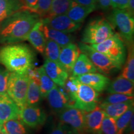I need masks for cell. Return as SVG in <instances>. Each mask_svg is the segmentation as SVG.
Returning <instances> with one entry per match:
<instances>
[{
	"mask_svg": "<svg viewBox=\"0 0 134 134\" xmlns=\"http://www.w3.org/2000/svg\"><path fill=\"white\" fill-rule=\"evenodd\" d=\"M41 18L36 13L23 9L0 22V43L10 44L27 41L30 31Z\"/></svg>",
	"mask_w": 134,
	"mask_h": 134,
	"instance_id": "1",
	"label": "cell"
},
{
	"mask_svg": "<svg viewBox=\"0 0 134 134\" xmlns=\"http://www.w3.org/2000/svg\"><path fill=\"white\" fill-rule=\"evenodd\" d=\"M36 53L24 43H10L0 47V64L11 73L27 74L34 68Z\"/></svg>",
	"mask_w": 134,
	"mask_h": 134,
	"instance_id": "2",
	"label": "cell"
},
{
	"mask_svg": "<svg viewBox=\"0 0 134 134\" xmlns=\"http://www.w3.org/2000/svg\"><path fill=\"white\" fill-rule=\"evenodd\" d=\"M63 88L69 98L68 107L79 109L88 113L98 106L99 92L80 82L76 77H69Z\"/></svg>",
	"mask_w": 134,
	"mask_h": 134,
	"instance_id": "3",
	"label": "cell"
},
{
	"mask_svg": "<svg viewBox=\"0 0 134 134\" xmlns=\"http://www.w3.org/2000/svg\"><path fill=\"white\" fill-rule=\"evenodd\" d=\"M110 22L103 18H96L88 23L82 34L81 42L88 45L101 43L114 34Z\"/></svg>",
	"mask_w": 134,
	"mask_h": 134,
	"instance_id": "4",
	"label": "cell"
},
{
	"mask_svg": "<svg viewBox=\"0 0 134 134\" xmlns=\"http://www.w3.org/2000/svg\"><path fill=\"white\" fill-rule=\"evenodd\" d=\"M90 46L106 55L120 68L123 66L127 57V48L119 34L115 33L103 42Z\"/></svg>",
	"mask_w": 134,
	"mask_h": 134,
	"instance_id": "5",
	"label": "cell"
},
{
	"mask_svg": "<svg viewBox=\"0 0 134 134\" xmlns=\"http://www.w3.org/2000/svg\"><path fill=\"white\" fill-rule=\"evenodd\" d=\"M29 82V78L27 74L10 72L6 93L19 108L26 104Z\"/></svg>",
	"mask_w": 134,
	"mask_h": 134,
	"instance_id": "6",
	"label": "cell"
},
{
	"mask_svg": "<svg viewBox=\"0 0 134 134\" xmlns=\"http://www.w3.org/2000/svg\"><path fill=\"white\" fill-rule=\"evenodd\" d=\"M110 24L117 27L125 42H133L134 18L125 9H113L109 18Z\"/></svg>",
	"mask_w": 134,
	"mask_h": 134,
	"instance_id": "7",
	"label": "cell"
},
{
	"mask_svg": "<svg viewBox=\"0 0 134 134\" xmlns=\"http://www.w3.org/2000/svg\"><path fill=\"white\" fill-rule=\"evenodd\" d=\"M78 46L81 52L85 53L90 58L98 71L104 74L109 75L121 69L106 55L94 49L90 45L80 42Z\"/></svg>",
	"mask_w": 134,
	"mask_h": 134,
	"instance_id": "8",
	"label": "cell"
},
{
	"mask_svg": "<svg viewBox=\"0 0 134 134\" xmlns=\"http://www.w3.org/2000/svg\"><path fill=\"white\" fill-rule=\"evenodd\" d=\"M19 119L27 127L38 129L46 123L47 115L37 105L26 104L19 108Z\"/></svg>",
	"mask_w": 134,
	"mask_h": 134,
	"instance_id": "9",
	"label": "cell"
},
{
	"mask_svg": "<svg viewBox=\"0 0 134 134\" xmlns=\"http://www.w3.org/2000/svg\"><path fill=\"white\" fill-rule=\"evenodd\" d=\"M43 24L65 33H73L81 27V23H75L67 16L66 14L46 16L41 18Z\"/></svg>",
	"mask_w": 134,
	"mask_h": 134,
	"instance_id": "10",
	"label": "cell"
},
{
	"mask_svg": "<svg viewBox=\"0 0 134 134\" xmlns=\"http://www.w3.org/2000/svg\"><path fill=\"white\" fill-rule=\"evenodd\" d=\"M86 113L79 109L68 107L60 113V122L82 134L85 132Z\"/></svg>",
	"mask_w": 134,
	"mask_h": 134,
	"instance_id": "11",
	"label": "cell"
},
{
	"mask_svg": "<svg viewBox=\"0 0 134 134\" xmlns=\"http://www.w3.org/2000/svg\"><path fill=\"white\" fill-rule=\"evenodd\" d=\"M42 67L46 74L51 78L56 85L63 87L69 78V73L58 62L46 58Z\"/></svg>",
	"mask_w": 134,
	"mask_h": 134,
	"instance_id": "12",
	"label": "cell"
},
{
	"mask_svg": "<svg viewBox=\"0 0 134 134\" xmlns=\"http://www.w3.org/2000/svg\"><path fill=\"white\" fill-rule=\"evenodd\" d=\"M46 98L50 107L56 113H60L68 107L69 98L63 87L56 85L48 92Z\"/></svg>",
	"mask_w": 134,
	"mask_h": 134,
	"instance_id": "13",
	"label": "cell"
},
{
	"mask_svg": "<svg viewBox=\"0 0 134 134\" xmlns=\"http://www.w3.org/2000/svg\"><path fill=\"white\" fill-rule=\"evenodd\" d=\"M81 51L78 46L74 42L70 43L61 48L58 62L66 70L69 75L71 73L73 67Z\"/></svg>",
	"mask_w": 134,
	"mask_h": 134,
	"instance_id": "14",
	"label": "cell"
},
{
	"mask_svg": "<svg viewBox=\"0 0 134 134\" xmlns=\"http://www.w3.org/2000/svg\"><path fill=\"white\" fill-rule=\"evenodd\" d=\"M106 114L99 107L86 113L85 119V132L90 134H102L101 125Z\"/></svg>",
	"mask_w": 134,
	"mask_h": 134,
	"instance_id": "15",
	"label": "cell"
},
{
	"mask_svg": "<svg viewBox=\"0 0 134 134\" xmlns=\"http://www.w3.org/2000/svg\"><path fill=\"white\" fill-rule=\"evenodd\" d=\"M19 108L7 93L0 94V125L13 119H19Z\"/></svg>",
	"mask_w": 134,
	"mask_h": 134,
	"instance_id": "16",
	"label": "cell"
},
{
	"mask_svg": "<svg viewBox=\"0 0 134 134\" xmlns=\"http://www.w3.org/2000/svg\"><path fill=\"white\" fill-rule=\"evenodd\" d=\"M81 83L88 85L98 92L106 90L110 80L108 77L98 73H91L76 77Z\"/></svg>",
	"mask_w": 134,
	"mask_h": 134,
	"instance_id": "17",
	"label": "cell"
},
{
	"mask_svg": "<svg viewBox=\"0 0 134 134\" xmlns=\"http://www.w3.org/2000/svg\"><path fill=\"white\" fill-rule=\"evenodd\" d=\"M134 83L120 76L110 81L106 91L108 93H119L133 96Z\"/></svg>",
	"mask_w": 134,
	"mask_h": 134,
	"instance_id": "18",
	"label": "cell"
},
{
	"mask_svg": "<svg viewBox=\"0 0 134 134\" xmlns=\"http://www.w3.org/2000/svg\"><path fill=\"white\" fill-rule=\"evenodd\" d=\"M42 30L46 39L54 41L61 48L74 42V37L70 34L63 32L43 24L42 25Z\"/></svg>",
	"mask_w": 134,
	"mask_h": 134,
	"instance_id": "19",
	"label": "cell"
},
{
	"mask_svg": "<svg viewBox=\"0 0 134 134\" xmlns=\"http://www.w3.org/2000/svg\"><path fill=\"white\" fill-rule=\"evenodd\" d=\"M42 23L41 20L34 25L28 35L27 41L29 42L38 52L43 54L47 39L42 30Z\"/></svg>",
	"mask_w": 134,
	"mask_h": 134,
	"instance_id": "20",
	"label": "cell"
},
{
	"mask_svg": "<svg viewBox=\"0 0 134 134\" xmlns=\"http://www.w3.org/2000/svg\"><path fill=\"white\" fill-rule=\"evenodd\" d=\"M96 8L80 4L76 1H71L66 15L75 23H82L89 14L95 11Z\"/></svg>",
	"mask_w": 134,
	"mask_h": 134,
	"instance_id": "21",
	"label": "cell"
},
{
	"mask_svg": "<svg viewBox=\"0 0 134 134\" xmlns=\"http://www.w3.org/2000/svg\"><path fill=\"white\" fill-rule=\"evenodd\" d=\"M98 71L92 62L85 53H81L74 64L71 71V76L77 77Z\"/></svg>",
	"mask_w": 134,
	"mask_h": 134,
	"instance_id": "22",
	"label": "cell"
},
{
	"mask_svg": "<svg viewBox=\"0 0 134 134\" xmlns=\"http://www.w3.org/2000/svg\"><path fill=\"white\" fill-rule=\"evenodd\" d=\"M134 105L133 100H129L124 103L117 104H103L98 105L106 115L116 120L117 118L124 114L127 110L133 107Z\"/></svg>",
	"mask_w": 134,
	"mask_h": 134,
	"instance_id": "23",
	"label": "cell"
},
{
	"mask_svg": "<svg viewBox=\"0 0 134 134\" xmlns=\"http://www.w3.org/2000/svg\"><path fill=\"white\" fill-rule=\"evenodd\" d=\"M23 9H25L21 0H0V22Z\"/></svg>",
	"mask_w": 134,
	"mask_h": 134,
	"instance_id": "24",
	"label": "cell"
},
{
	"mask_svg": "<svg viewBox=\"0 0 134 134\" xmlns=\"http://www.w3.org/2000/svg\"><path fill=\"white\" fill-rule=\"evenodd\" d=\"M127 57L120 76L134 83V48L133 42L126 43Z\"/></svg>",
	"mask_w": 134,
	"mask_h": 134,
	"instance_id": "25",
	"label": "cell"
},
{
	"mask_svg": "<svg viewBox=\"0 0 134 134\" xmlns=\"http://www.w3.org/2000/svg\"><path fill=\"white\" fill-rule=\"evenodd\" d=\"M38 73V83L41 90L42 97L46 98L47 96L48 92L56 86L54 82L51 80V78L46 74V71L42 66L37 68Z\"/></svg>",
	"mask_w": 134,
	"mask_h": 134,
	"instance_id": "26",
	"label": "cell"
},
{
	"mask_svg": "<svg viewBox=\"0 0 134 134\" xmlns=\"http://www.w3.org/2000/svg\"><path fill=\"white\" fill-rule=\"evenodd\" d=\"M42 98L38 85L32 80L29 79L26 96V104L37 105Z\"/></svg>",
	"mask_w": 134,
	"mask_h": 134,
	"instance_id": "27",
	"label": "cell"
},
{
	"mask_svg": "<svg viewBox=\"0 0 134 134\" xmlns=\"http://www.w3.org/2000/svg\"><path fill=\"white\" fill-rule=\"evenodd\" d=\"M3 129L9 134H28L26 125L19 119H13L5 122Z\"/></svg>",
	"mask_w": 134,
	"mask_h": 134,
	"instance_id": "28",
	"label": "cell"
},
{
	"mask_svg": "<svg viewBox=\"0 0 134 134\" xmlns=\"http://www.w3.org/2000/svg\"><path fill=\"white\" fill-rule=\"evenodd\" d=\"M71 3V0H52L49 12L46 16L66 14Z\"/></svg>",
	"mask_w": 134,
	"mask_h": 134,
	"instance_id": "29",
	"label": "cell"
},
{
	"mask_svg": "<svg viewBox=\"0 0 134 134\" xmlns=\"http://www.w3.org/2000/svg\"><path fill=\"white\" fill-rule=\"evenodd\" d=\"M61 47L54 41L47 39L43 54L47 59L58 62Z\"/></svg>",
	"mask_w": 134,
	"mask_h": 134,
	"instance_id": "30",
	"label": "cell"
},
{
	"mask_svg": "<svg viewBox=\"0 0 134 134\" xmlns=\"http://www.w3.org/2000/svg\"><path fill=\"white\" fill-rule=\"evenodd\" d=\"M133 113L134 106L130 108L124 114H122L121 116L115 120L118 134H124L125 130L128 126L130 120L132 117L134 116Z\"/></svg>",
	"mask_w": 134,
	"mask_h": 134,
	"instance_id": "31",
	"label": "cell"
},
{
	"mask_svg": "<svg viewBox=\"0 0 134 134\" xmlns=\"http://www.w3.org/2000/svg\"><path fill=\"white\" fill-rule=\"evenodd\" d=\"M102 134H118L116 122L114 119L106 115L101 125Z\"/></svg>",
	"mask_w": 134,
	"mask_h": 134,
	"instance_id": "32",
	"label": "cell"
},
{
	"mask_svg": "<svg viewBox=\"0 0 134 134\" xmlns=\"http://www.w3.org/2000/svg\"><path fill=\"white\" fill-rule=\"evenodd\" d=\"M133 96L124 94L113 93L109 94L103 100V104H117L133 100Z\"/></svg>",
	"mask_w": 134,
	"mask_h": 134,
	"instance_id": "33",
	"label": "cell"
},
{
	"mask_svg": "<svg viewBox=\"0 0 134 134\" xmlns=\"http://www.w3.org/2000/svg\"><path fill=\"white\" fill-rule=\"evenodd\" d=\"M52 0H38L37 7L36 11L40 17H45L48 14Z\"/></svg>",
	"mask_w": 134,
	"mask_h": 134,
	"instance_id": "34",
	"label": "cell"
},
{
	"mask_svg": "<svg viewBox=\"0 0 134 134\" xmlns=\"http://www.w3.org/2000/svg\"><path fill=\"white\" fill-rule=\"evenodd\" d=\"M9 74L10 72L6 68L0 66V94L6 93Z\"/></svg>",
	"mask_w": 134,
	"mask_h": 134,
	"instance_id": "35",
	"label": "cell"
},
{
	"mask_svg": "<svg viewBox=\"0 0 134 134\" xmlns=\"http://www.w3.org/2000/svg\"><path fill=\"white\" fill-rule=\"evenodd\" d=\"M69 129L70 127L60 122L53 127L49 134H66Z\"/></svg>",
	"mask_w": 134,
	"mask_h": 134,
	"instance_id": "36",
	"label": "cell"
},
{
	"mask_svg": "<svg viewBox=\"0 0 134 134\" xmlns=\"http://www.w3.org/2000/svg\"><path fill=\"white\" fill-rule=\"evenodd\" d=\"M25 9L36 13L37 7L38 0H21Z\"/></svg>",
	"mask_w": 134,
	"mask_h": 134,
	"instance_id": "37",
	"label": "cell"
},
{
	"mask_svg": "<svg viewBox=\"0 0 134 134\" xmlns=\"http://www.w3.org/2000/svg\"><path fill=\"white\" fill-rule=\"evenodd\" d=\"M129 0H110V6L113 9H126Z\"/></svg>",
	"mask_w": 134,
	"mask_h": 134,
	"instance_id": "38",
	"label": "cell"
},
{
	"mask_svg": "<svg viewBox=\"0 0 134 134\" xmlns=\"http://www.w3.org/2000/svg\"><path fill=\"white\" fill-rule=\"evenodd\" d=\"M110 7V0H97V9L106 11Z\"/></svg>",
	"mask_w": 134,
	"mask_h": 134,
	"instance_id": "39",
	"label": "cell"
},
{
	"mask_svg": "<svg viewBox=\"0 0 134 134\" xmlns=\"http://www.w3.org/2000/svg\"><path fill=\"white\" fill-rule=\"evenodd\" d=\"M76 2L80 4L88 7H93L97 9V0H76Z\"/></svg>",
	"mask_w": 134,
	"mask_h": 134,
	"instance_id": "40",
	"label": "cell"
},
{
	"mask_svg": "<svg viewBox=\"0 0 134 134\" xmlns=\"http://www.w3.org/2000/svg\"><path fill=\"white\" fill-rule=\"evenodd\" d=\"M134 116L132 117V118L130 120V121L129 124L128 126H127V129H125L124 133L125 132V134H133L134 133V120H133Z\"/></svg>",
	"mask_w": 134,
	"mask_h": 134,
	"instance_id": "41",
	"label": "cell"
},
{
	"mask_svg": "<svg viewBox=\"0 0 134 134\" xmlns=\"http://www.w3.org/2000/svg\"><path fill=\"white\" fill-rule=\"evenodd\" d=\"M132 16H134V0H129L127 8L125 9Z\"/></svg>",
	"mask_w": 134,
	"mask_h": 134,
	"instance_id": "42",
	"label": "cell"
},
{
	"mask_svg": "<svg viewBox=\"0 0 134 134\" xmlns=\"http://www.w3.org/2000/svg\"><path fill=\"white\" fill-rule=\"evenodd\" d=\"M66 134H81V133H80L78 131H77V130L73 129H71L70 127V129H68V131H67Z\"/></svg>",
	"mask_w": 134,
	"mask_h": 134,
	"instance_id": "43",
	"label": "cell"
},
{
	"mask_svg": "<svg viewBox=\"0 0 134 134\" xmlns=\"http://www.w3.org/2000/svg\"><path fill=\"white\" fill-rule=\"evenodd\" d=\"M0 134H9V133H8L7 132L5 131V130L3 129V127H2V128H1V131H0Z\"/></svg>",
	"mask_w": 134,
	"mask_h": 134,
	"instance_id": "44",
	"label": "cell"
},
{
	"mask_svg": "<svg viewBox=\"0 0 134 134\" xmlns=\"http://www.w3.org/2000/svg\"><path fill=\"white\" fill-rule=\"evenodd\" d=\"M1 128H2V125H0V131H1Z\"/></svg>",
	"mask_w": 134,
	"mask_h": 134,
	"instance_id": "45",
	"label": "cell"
},
{
	"mask_svg": "<svg viewBox=\"0 0 134 134\" xmlns=\"http://www.w3.org/2000/svg\"><path fill=\"white\" fill-rule=\"evenodd\" d=\"M76 0H71V1H76Z\"/></svg>",
	"mask_w": 134,
	"mask_h": 134,
	"instance_id": "46",
	"label": "cell"
}]
</instances>
